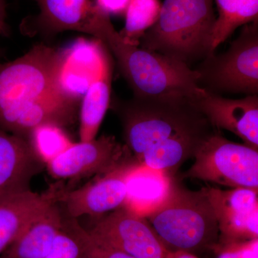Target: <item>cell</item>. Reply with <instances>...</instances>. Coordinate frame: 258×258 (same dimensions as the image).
<instances>
[{"label": "cell", "instance_id": "cell-1", "mask_svg": "<svg viewBox=\"0 0 258 258\" xmlns=\"http://www.w3.org/2000/svg\"><path fill=\"white\" fill-rule=\"evenodd\" d=\"M113 108L121 122L125 146L134 159L171 177L216 131L187 97H133L117 100Z\"/></svg>", "mask_w": 258, "mask_h": 258}, {"label": "cell", "instance_id": "cell-2", "mask_svg": "<svg viewBox=\"0 0 258 258\" xmlns=\"http://www.w3.org/2000/svg\"><path fill=\"white\" fill-rule=\"evenodd\" d=\"M62 50L37 44L25 55L0 64V127L28 138L44 124L63 127L74 120L79 103L58 83Z\"/></svg>", "mask_w": 258, "mask_h": 258}, {"label": "cell", "instance_id": "cell-3", "mask_svg": "<svg viewBox=\"0 0 258 258\" xmlns=\"http://www.w3.org/2000/svg\"><path fill=\"white\" fill-rule=\"evenodd\" d=\"M90 35L111 51L134 97L184 96L190 99L200 89L195 70L179 61L123 41L108 15L96 24Z\"/></svg>", "mask_w": 258, "mask_h": 258}, {"label": "cell", "instance_id": "cell-4", "mask_svg": "<svg viewBox=\"0 0 258 258\" xmlns=\"http://www.w3.org/2000/svg\"><path fill=\"white\" fill-rule=\"evenodd\" d=\"M214 0H164L157 21L139 46L186 64L203 60L212 50L217 15Z\"/></svg>", "mask_w": 258, "mask_h": 258}, {"label": "cell", "instance_id": "cell-5", "mask_svg": "<svg viewBox=\"0 0 258 258\" xmlns=\"http://www.w3.org/2000/svg\"><path fill=\"white\" fill-rule=\"evenodd\" d=\"M146 219L168 251L195 254L218 243L216 217L203 188L191 191L175 178L164 201Z\"/></svg>", "mask_w": 258, "mask_h": 258}, {"label": "cell", "instance_id": "cell-6", "mask_svg": "<svg viewBox=\"0 0 258 258\" xmlns=\"http://www.w3.org/2000/svg\"><path fill=\"white\" fill-rule=\"evenodd\" d=\"M194 70L199 87L210 92L257 95L258 20L244 25L226 52L208 56Z\"/></svg>", "mask_w": 258, "mask_h": 258}, {"label": "cell", "instance_id": "cell-7", "mask_svg": "<svg viewBox=\"0 0 258 258\" xmlns=\"http://www.w3.org/2000/svg\"><path fill=\"white\" fill-rule=\"evenodd\" d=\"M195 163L181 176L229 186L258 189V150L215 131L200 143Z\"/></svg>", "mask_w": 258, "mask_h": 258}, {"label": "cell", "instance_id": "cell-8", "mask_svg": "<svg viewBox=\"0 0 258 258\" xmlns=\"http://www.w3.org/2000/svg\"><path fill=\"white\" fill-rule=\"evenodd\" d=\"M135 160L125 144L118 143L113 136L103 134L88 142L73 143L47 161L46 166L55 179L76 181L107 174Z\"/></svg>", "mask_w": 258, "mask_h": 258}, {"label": "cell", "instance_id": "cell-9", "mask_svg": "<svg viewBox=\"0 0 258 258\" xmlns=\"http://www.w3.org/2000/svg\"><path fill=\"white\" fill-rule=\"evenodd\" d=\"M88 232L96 242L136 258H165L168 252L146 217L124 207L97 220Z\"/></svg>", "mask_w": 258, "mask_h": 258}, {"label": "cell", "instance_id": "cell-10", "mask_svg": "<svg viewBox=\"0 0 258 258\" xmlns=\"http://www.w3.org/2000/svg\"><path fill=\"white\" fill-rule=\"evenodd\" d=\"M219 228L220 243L258 238V189L203 186Z\"/></svg>", "mask_w": 258, "mask_h": 258}, {"label": "cell", "instance_id": "cell-11", "mask_svg": "<svg viewBox=\"0 0 258 258\" xmlns=\"http://www.w3.org/2000/svg\"><path fill=\"white\" fill-rule=\"evenodd\" d=\"M133 161L79 188L63 191L59 198L68 216L77 219L85 215L101 216L124 205L127 195V178L131 171L139 165Z\"/></svg>", "mask_w": 258, "mask_h": 258}, {"label": "cell", "instance_id": "cell-12", "mask_svg": "<svg viewBox=\"0 0 258 258\" xmlns=\"http://www.w3.org/2000/svg\"><path fill=\"white\" fill-rule=\"evenodd\" d=\"M190 101L214 128L228 131L258 150L257 95L229 99L200 88Z\"/></svg>", "mask_w": 258, "mask_h": 258}, {"label": "cell", "instance_id": "cell-13", "mask_svg": "<svg viewBox=\"0 0 258 258\" xmlns=\"http://www.w3.org/2000/svg\"><path fill=\"white\" fill-rule=\"evenodd\" d=\"M43 164L26 139L0 127V201L31 190Z\"/></svg>", "mask_w": 258, "mask_h": 258}, {"label": "cell", "instance_id": "cell-14", "mask_svg": "<svg viewBox=\"0 0 258 258\" xmlns=\"http://www.w3.org/2000/svg\"><path fill=\"white\" fill-rule=\"evenodd\" d=\"M38 15L26 23L33 31L53 35L64 31H77L90 35L93 27L103 15L95 0H34ZM32 31V32H33Z\"/></svg>", "mask_w": 258, "mask_h": 258}, {"label": "cell", "instance_id": "cell-15", "mask_svg": "<svg viewBox=\"0 0 258 258\" xmlns=\"http://www.w3.org/2000/svg\"><path fill=\"white\" fill-rule=\"evenodd\" d=\"M62 190L58 186L42 194L30 190L0 201V257L35 219L58 202Z\"/></svg>", "mask_w": 258, "mask_h": 258}, {"label": "cell", "instance_id": "cell-16", "mask_svg": "<svg viewBox=\"0 0 258 258\" xmlns=\"http://www.w3.org/2000/svg\"><path fill=\"white\" fill-rule=\"evenodd\" d=\"M113 64L109 53L103 48L96 76L81 99L79 136L81 142L96 138L110 104Z\"/></svg>", "mask_w": 258, "mask_h": 258}, {"label": "cell", "instance_id": "cell-17", "mask_svg": "<svg viewBox=\"0 0 258 258\" xmlns=\"http://www.w3.org/2000/svg\"><path fill=\"white\" fill-rule=\"evenodd\" d=\"M174 178L139 164L127 178V195L123 207L139 216L147 217L164 201Z\"/></svg>", "mask_w": 258, "mask_h": 258}, {"label": "cell", "instance_id": "cell-18", "mask_svg": "<svg viewBox=\"0 0 258 258\" xmlns=\"http://www.w3.org/2000/svg\"><path fill=\"white\" fill-rule=\"evenodd\" d=\"M58 202L33 220L9 248L5 258H45L62 228L64 217Z\"/></svg>", "mask_w": 258, "mask_h": 258}, {"label": "cell", "instance_id": "cell-19", "mask_svg": "<svg viewBox=\"0 0 258 258\" xmlns=\"http://www.w3.org/2000/svg\"><path fill=\"white\" fill-rule=\"evenodd\" d=\"M214 3L217 9L212 41L215 52L236 29L258 20V0H214Z\"/></svg>", "mask_w": 258, "mask_h": 258}, {"label": "cell", "instance_id": "cell-20", "mask_svg": "<svg viewBox=\"0 0 258 258\" xmlns=\"http://www.w3.org/2000/svg\"><path fill=\"white\" fill-rule=\"evenodd\" d=\"M161 8L159 0H130L124 28L118 32L123 41L139 46L144 33L157 21Z\"/></svg>", "mask_w": 258, "mask_h": 258}, {"label": "cell", "instance_id": "cell-21", "mask_svg": "<svg viewBox=\"0 0 258 258\" xmlns=\"http://www.w3.org/2000/svg\"><path fill=\"white\" fill-rule=\"evenodd\" d=\"M27 140L45 164L73 144L62 127L55 124L37 127L30 132Z\"/></svg>", "mask_w": 258, "mask_h": 258}, {"label": "cell", "instance_id": "cell-22", "mask_svg": "<svg viewBox=\"0 0 258 258\" xmlns=\"http://www.w3.org/2000/svg\"><path fill=\"white\" fill-rule=\"evenodd\" d=\"M86 230L77 220L66 219L45 258H83Z\"/></svg>", "mask_w": 258, "mask_h": 258}, {"label": "cell", "instance_id": "cell-23", "mask_svg": "<svg viewBox=\"0 0 258 258\" xmlns=\"http://www.w3.org/2000/svg\"><path fill=\"white\" fill-rule=\"evenodd\" d=\"M212 250L217 258H258V238L220 243Z\"/></svg>", "mask_w": 258, "mask_h": 258}, {"label": "cell", "instance_id": "cell-24", "mask_svg": "<svg viewBox=\"0 0 258 258\" xmlns=\"http://www.w3.org/2000/svg\"><path fill=\"white\" fill-rule=\"evenodd\" d=\"M83 258H136L93 240L86 230Z\"/></svg>", "mask_w": 258, "mask_h": 258}, {"label": "cell", "instance_id": "cell-25", "mask_svg": "<svg viewBox=\"0 0 258 258\" xmlns=\"http://www.w3.org/2000/svg\"><path fill=\"white\" fill-rule=\"evenodd\" d=\"M95 3L98 9L111 16L125 14L130 0H95Z\"/></svg>", "mask_w": 258, "mask_h": 258}, {"label": "cell", "instance_id": "cell-26", "mask_svg": "<svg viewBox=\"0 0 258 258\" xmlns=\"http://www.w3.org/2000/svg\"><path fill=\"white\" fill-rule=\"evenodd\" d=\"M7 5L5 0H0V36H8L9 28L6 22Z\"/></svg>", "mask_w": 258, "mask_h": 258}, {"label": "cell", "instance_id": "cell-27", "mask_svg": "<svg viewBox=\"0 0 258 258\" xmlns=\"http://www.w3.org/2000/svg\"><path fill=\"white\" fill-rule=\"evenodd\" d=\"M165 258H200L196 254L184 251H168Z\"/></svg>", "mask_w": 258, "mask_h": 258}, {"label": "cell", "instance_id": "cell-28", "mask_svg": "<svg viewBox=\"0 0 258 258\" xmlns=\"http://www.w3.org/2000/svg\"><path fill=\"white\" fill-rule=\"evenodd\" d=\"M0 258H5L4 257H3V255L1 256V257H0Z\"/></svg>", "mask_w": 258, "mask_h": 258}, {"label": "cell", "instance_id": "cell-29", "mask_svg": "<svg viewBox=\"0 0 258 258\" xmlns=\"http://www.w3.org/2000/svg\"><path fill=\"white\" fill-rule=\"evenodd\" d=\"M0 53H1V50H0Z\"/></svg>", "mask_w": 258, "mask_h": 258}]
</instances>
